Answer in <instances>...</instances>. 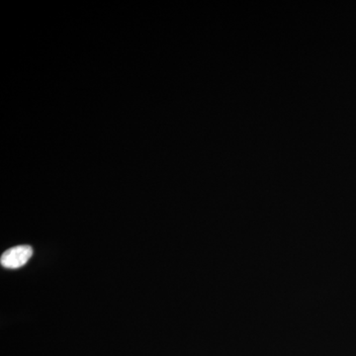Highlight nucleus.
I'll use <instances>...</instances> for the list:
<instances>
[{
    "instance_id": "1",
    "label": "nucleus",
    "mask_w": 356,
    "mask_h": 356,
    "mask_svg": "<svg viewBox=\"0 0 356 356\" xmlns=\"http://www.w3.org/2000/svg\"><path fill=\"white\" fill-rule=\"evenodd\" d=\"M33 254V248L30 245H17L9 248L0 257V264L6 268L16 269L25 266Z\"/></svg>"
}]
</instances>
